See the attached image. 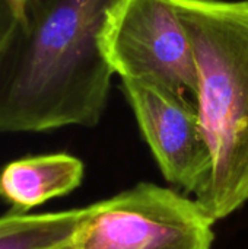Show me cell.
I'll list each match as a JSON object with an SVG mask.
<instances>
[{
	"mask_svg": "<svg viewBox=\"0 0 248 249\" xmlns=\"http://www.w3.org/2000/svg\"><path fill=\"white\" fill-rule=\"evenodd\" d=\"M118 0H28L0 53V133L95 127L113 70L99 50L108 10Z\"/></svg>",
	"mask_w": 248,
	"mask_h": 249,
	"instance_id": "1",
	"label": "cell"
},
{
	"mask_svg": "<svg viewBox=\"0 0 248 249\" xmlns=\"http://www.w3.org/2000/svg\"><path fill=\"white\" fill-rule=\"evenodd\" d=\"M191 39L210 171L194 194L215 222L248 203V0H172Z\"/></svg>",
	"mask_w": 248,
	"mask_h": 249,
	"instance_id": "2",
	"label": "cell"
},
{
	"mask_svg": "<svg viewBox=\"0 0 248 249\" xmlns=\"http://www.w3.org/2000/svg\"><path fill=\"white\" fill-rule=\"evenodd\" d=\"M99 50L114 74L197 99L191 39L172 0H118L107 13Z\"/></svg>",
	"mask_w": 248,
	"mask_h": 249,
	"instance_id": "3",
	"label": "cell"
},
{
	"mask_svg": "<svg viewBox=\"0 0 248 249\" xmlns=\"http://www.w3.org/2000/svg\"><path fill=\"white\" fill-rule=\"evenodd\" d=\"M77 249H212L213 219L184 193L140 182L88 206Z\"/></svg>",
	"mask_w": 248,
	"mask_h": 249,
	"instance_id": "4",
	"label": "cell"
},
{
	"mask_svg": "<svg viewBox=\"0 0 248 249\" xmlns=\"http://www.w3.org/2000/svg\"><path fill=\"white\" fill-rule=\"evenodd\" d=\"M121 89L162 177L184 194H196L210 171L197 107L136 80H121Z\"/></svg>",
	"mask_w": 248,
	"mask_h": 249,
	"instance_id": "5",
	"label": "cell"
},
{
	"mask_svg": "<svg viewBox=\"0 0 248 249\" xmlns=\"http://www.w3.org/2000/svg\"><path fill=\"white\" fill-rule=\"evenodd\" d=\"M80 159L67 153L29 156L7 163L0 172V198L12 212L28 213L51 198L76 190L83 179Z\"/></svg>",
	"mask_w": 248,
	"mask_h": 249,
	"instance_id": "6",
	"label": "cell"
},
{
	"mask_svg": "<svg viewBox=\"0 0 248 249\" xmlns=\"http://www.w3.org/2000/svg\"><path fill=\"white\" fill-rule=\"evenodd\" d=\"M88 207L56 213L12 212L0 217V249H77Z\"/></svg>",
	"mask_w": 248,
	"mask_h": 249,
	"instance_id": "7",
	"label": "cell"
},
{
	"mask_svg": "<svg viewBox=\"0 0 248 249\" xmlns=\"http://www.w3.org/2000/svg\"><path fill=\"white\" fill-rule=\"evenodd\" d=\"M20 22V16L12 0H0V53L4 50L16 28Z\"/></svg>",
	"mask_w": 248,
	"mask_h": 249,
	"instance_id": "8",
	"label": "cell"
},
{
	"mask_svg": "<svg viewBox=\"0 0 248 249\" xmlns=\"http://www.w3.org/2000/svg\"><path fill=\"white\" fill-rule=\"evenodd\" d=\"M12 1H13V4H15V7H16V10H18L19 16H20V20H22L23 12H25V6H26L28 0H12Z\"/></svg>",
	"mask_w": 248,
	"mask_h": 249,
	"instance_id": "9",
	"label": "cell"
}]
</instances>
